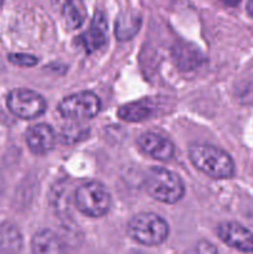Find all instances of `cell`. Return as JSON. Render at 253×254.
<instances>
[{"mask_svg": "<svg viewBox=\"0 0 253 254\" xmlns=\"http://www.w3.org/2000/svg\"><path fill=\"white\" fill-rule=\"evenodd\" d=\"M141 25V17L135 12H122L116 20L114 34L121 41L130 40L136 35Z\"/></svg>", "mask_w": 253, "mask_h": 254, "instance_id": "cell-14", "label": "cell"}, {"mask_svg": "<svg viewBox=\"0 0 253 254\" xmlns=\"http://www.w3.org/2000/svg\"><path fill=\"white\" fill-rule=\"evenodd\" d=\"M9 61L11 64H16L20 67H32L37 64V57L32 56V55L27 54H10L7 56Z\"/></svg>", "mask_w": 253, "mask_h": 254, "instance_id": "cell-18", "label": "cell"}, {"mask_svg": "<svg viewBox=\"0 0 253 254\" xmlns=\"http://www.w3.org/2000/svg\"><path fill=\"white\" fill-rule=\"evenodd\" d=\"M188 254H218V252L212 243L207 241H200Z\"/></svg>", "mask_w": 253, "mask_h": 254, "instance_id": "cell-19", "label": "cell"}, {"mask_svg": "<svg viewBox=\"0 0 253 254\" xmlns=\"http://www.w3.org/2000/svg\"><path fill=\"white\" fill-rule=\"evenodd\" d=\"M217 236L223 243L241 252H253V233L237 222H222L217 227Z\"/></svg>", "mask_w": 253, "mask_h": 254, "instance_id": "cell-7", "label": "cell"}, {"mask_svg": "<svg viewBox=\"0 0 253 254\" xmlns=\"http://www.w3.org/2000/svg\"><path fill=\"white\" fill-rule=\"evenodd\" d=\"M32 254H64L63 243L59 236L50 230L35 233L31 241Z\"/></svg>", "mask_w": 253, "mask_h": 254, "instance_id": "cell-11", "label": "cell"}, {"mask_svg": "<svg viewBox=\"0 0 253 254\" xmlns=\"http://www.w3.org/2000/svg\"><path fill=\"white\" fill-rule=\"evenodd\" d=\"M247 12L250 14V16L253 17V0H248L247 2Z\"/></svg>", "mask_w": 253, "mask_h": 254, "instance_id": "cell-21", "label": "cell"}, {"mask_svg": "<svg viewBox=\"0 0 253 254\" xmlns=\"http://www.w3.org/2000/svg\"><path fill=\"white\" fill-rule=\"evenodd\" d=\"M22 247V236L11 222L0 225V254H16Z\"/></svg>", "mask_w": 253, "mask_h": 254, "instance_id": "cell-12", "label": "cell"}, {"mask_svg": "<svg viewBox=\"0 0 253 254\" xmlns=\"http://www.w3.org/2000/svg\"><path fill=\"white\" fill-rule=\"evenodd\" d=\"M138 145L143 153L160 161H168L174 156V145L169 139L158 133L141 134L138 138Z\"/></svg>", "mask_w": 253, "mask_h": 254, "instance_id": "cell-9", "label": "cell"}, {"mask_svg": "<svg viewBox=\"0 0 253 254\" xmlns=\"http://www.w3.org/2000/svg\"><path fill=\"white\" fill-rule=\"evenodd\" d=\"M26 143L31 153L45 155L54 149L56 135L54 129L47 124H36L26 131Z\"/></svg>", "mask_w": 253, "mask_h": 254, "instance_id": "cell-10", "label": "cell"}, {"mask_svg": "<svg viewBox=\"0 0 253 254\" xmlns=\"http://www.w3.org/2000/svg\"><path fill=\"white\" fill-rule=\"evenodd\" d=\"M73 202L77 210L88 217H102L111 207V195L102 184L92 181L76 189Z\"/></svg>", "mask_w": 253, "mask_h": 254, "instance_id": "cell-4", "label": "cell"}, {"mask_svg": "<svg viewBox=\"0 0 253 254\" xmlns=\"http://www.w3.org/2000/svg\"><path fill=\"white\" fill-rule=\"evenodd\" d=\"M6 106L14 116L21 119H34L46 111V101L41 94L27 88L12 89L6 98Z\"/></svg>", "mask_w": 253, "mask_h": 254, "instance_id": "cell-6", "label": "cell"}, {"mask_svg": "<svg viewBox=\"0 0 253 254\" xmlns=\"http://www.w3.org/2000/svg\"><path fill=\"white\" fill-rule=\"evenodd\" d=\"M144 188L151 197L164 203L178 202L185 193L183 180L164 168L149 169L144 178Z\"/></svg>", "mask_w": 253, "mask_h": 254, "instance_id": "cell-2", "label": "cell"}, {"mask_svg": "<svg viewBox=\"0 0 253 254\" xmlns=\"http://www.w3.org/2000/svg\"><path fill=\"white\" fill-rule=\"evenodd\" d=\"M64 24L69 30L78 29L86 19V9L82 0H66L62 9Z\"/></svg>", "mask_w": 253, "mask_h": 254, "instance_id": "cell-15", "label": "cell"}, {"mask_svg": "<svg viewBox=\"0 0 253 254\" xmlns=\"http://www.w3.org/2000/svg\"><path fill=\"white\" fill-rule=\"evenodd\" d=\"M88 134V129L83 126H69L62 130V141L67 144L76 143V141L84 139V136Z\"/></svg>", "mask_w": 253, "mask_h": 254, "instance_id": "cell-17", "label": "cell"}, {"mask_svg": "<svg viewBox=\"0 0 253 254\" xmlns=\"http://www.w3.org/2000/svg\"><path fill=\"white\" fill-rule=\"evenodd\" d=\"M189 158L197 170L212 179H230L235 174V164L226 151L210 144H191Z\"/></svg>", "mask_w": 253, "mask_h": 254, "instance_id": "cell-1", "label": "cell"}, {"mask_svg": "<svg viewBox=\"0 0 253 254\" xmlns=\"http://www.w3.org/2000/svg\"><path fill=\"white\" fill-rule=\"evenodd\" d=\"M154 106L150 99H141L138 102L124 104L118 109V117L126 122H141L153 114Z\"/></svg>", "mask_w": 253, "mask_h": 254, "instance_id": "cell-13", "label": "cell"}, {"mask_svg": "<svg viewBox=\"0 0 253 254\" xmlns=\"http://www.w3.org/2000/svg\"><path fill=\"white\" fill-rule=\"evenodd\" d=\"M126 233L135 242L153 247L165 242L169 236V226L160 216L144 212L134 216L129 221Z\"/></svg>", "mask_w": 253, "mask_h": 254, "instance_id": "cell-3", "label": "cell"}, {"mask_svg": "<svg viewBox=\"0 0 253 254\" xmlns=\"http://www.w3.org/2000/svg\"><path fill=\"white\" fill-rule=\"evenodd\" d=\"M174 57H175V61L178 62L179 66L183 67L184 69H191L192 67L197 66L202 60L197 50L189 49L186 46L176 47L174 50Z\"/></svg>", "mask_w": 253, "mask_h": 254, "instance_id": "cell-16", "label": "cell"}, {"mask_svg": "<svg viewBox=\"0 0 253 254\" xmlns=\"http://www.w3.org/2000/svg\"><path fill=\"white\" fill-rule=\"evenodd\" d=\"M107 34H108V25H107L106 16L103 12L98 11L94 14L89 29L77 37V44L84 49L87 54H91L106 45L108 37Z\"/></svg>", "mask_w": 253, "mask_h": 254, "instance_id": "cell-8", "label": "cell"}, {"mask_svg": "<svg viewBox=\"0 0 253 254\" xmlns=\"http://www.w3.org/2000/svg\"><path fill=\"white\" fill-rule=\"evenodd\" d=\"M57 111L63 118L83 121L96 117L101 111V101L92 92H78L60 102Z\"/></svg>", "mask_w": 253, "mask_h": 254, "instance_id": "cell-5", "label": "cell"}, {"mask_svg": "<svg viewBox=\"0 0 253 254\" xmlns=\"http://www.w3.org/2000/svg\"><path fill=\"white\" fill-rule=\"evenodd\" d=\"M221 2H223L225 5H227V6H236V5L240 4L241 0H220Z\"/></svg>", "mask_w": 253, "mask_h": 254, "instance_id": "cell-20", "label": "cell"}]
</instances>
